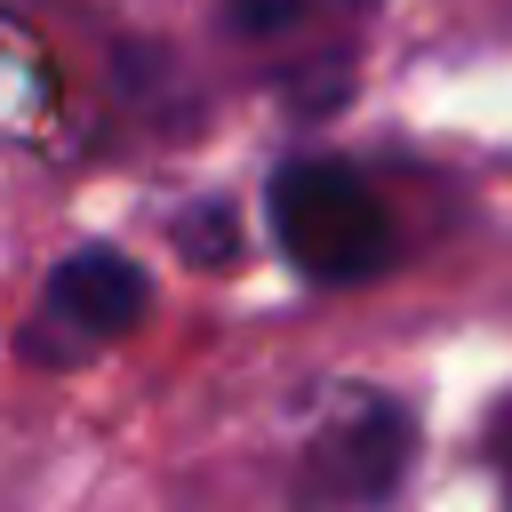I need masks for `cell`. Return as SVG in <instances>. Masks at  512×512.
Returning a JSON list of instances; mask_svg holds the SVG:
<instances>
[{
  "label": "cell",
  "instance_id": "6da1fadb",
  "mask_svg": "<svg viewBox=\"0 0 512 512\" xmlns=\"http://www.w3.org/2000/svg\"><path fill=\"white\" fill-rule=\"evenodd\" d=\"M272 240L288 248L296 272L344 288V280H376L392 264V216L376 200V184L352 160H288L272 176Z\"/></svg>",
  "mask_w": 512,
  "mask_h": 512
},
{
  "label": "cell",
  "instance_id": "7a4b0ae2",
  "mask_svg": "<svg viewBox=\"0 0 512 512\" xmlns=\"http://www.w3.org/2000/svg\"><path fill=\"white\" fill-rule=\"evenodd\" d=\"M408 456H416V424L400 400H352L344 416H328L312 440H304V464H296V504L304 512H376L400 480H408Z\"/></svg>",
  "mask_w": 512,
  "mask_h": 512
},
{
  "label": "cell",
  "instance_id": "3957f363",
  "mask_svg": "<svg viewBox=\"0 0 512 512\" xmlns=\"http://www.w3.org/2000/svg\"><path fill=\"white\" fill-rule=\"evenodd\" d=\"M144 304H152V280L120 248H96L88 240V248H72L48 272V320L72 328V336H128L144 320Z\"/></svg>",
  "mask_w": 512,
  "mask_h": 512
},
{
  "label": "cell",
  "instance_id": "277c9868",
  "mask_svg": "<svg viewBox=\"0 0 512 512\" xmlns=\"http://www.w3.org/2000/svg\"><path fill=\"white\" fill-rule=\"evenodd\" d=\"M320 8H360V0H224V24L248 40H280V32L312 24Z\"/></svg>",
  "mask_w": 512,
  "mask_h": 512
},
{
  "label": "cell",
  "instance_id": "5b68a950",
  "mask_svg": "<svg viewBox=\"0 0 512 512\" xmlns=\"http://www.w3.org/2000/svg\"><path fill=\"white\" fill-rule=\"evenodd\" d=\"M184 240H192V264H232V216L224 208L184 216Z\"/></svg>",
  "mask_w": 512,
  "mask_h": 512
},
{
  "label": "cell",
  "instance_id": "8992f818",
  "mask_svg": "<svg viewBox=\"0 0 512 512\" xmlns=\"http://www.w3.org/2000/svg\"><path fill=\"white\" fill-rule=\"evenodd\" d=\"M496 464H504V488H512V416L496 424Z\"/></svg>",
  "mask_w": 512,
  "mask_h": 512
}]
</instances>
